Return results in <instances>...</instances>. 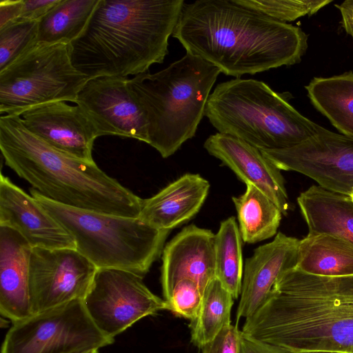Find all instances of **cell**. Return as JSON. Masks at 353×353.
Here are the masks:
<instances>
[{
	"instance_id": "cell-1",
	"label": "cell",
	"mask_w": 353,
	"mask_h": 353,
	"mask_svg": "<svg viewBox=\"0 0 353 353\" xmlns=\"http://www.w3.org/2000/svg\"><path fill=\"white\" fill-rule=\"evenodd\" d=\"M172 36L186 52L236 78L299 63L308 47L301 28L233 0L185 2Z\"/></svg>"
},
{
	"instance_id": "cell-2",
	"label": "cell",
	"mask_w": 353,
	"mask_h": 353,
	"mask_svg": "<svg viewBox=\"0 0 353 353\" xmlns=\"http://www.w3.org/2000/svg\"><path fill=\"white\" fill-rule=\"evenodd\" d=\"M242 333L295 353H353V276L285 272Z\"/></svg>"
},
{
	"instance_id": "cell-3",
	"label": "cell",
	"mask_w": 353,
	"mask_h": 353,
	"mask_svg": "<svg viewBox=\"0 0 353 353\" xmlns=\"http://www.w3.org/2000/svg\"><path fill=\"white\" fill-rule=\"evenodd\" d=\"M183 0H99L70 45L74 67L88 79L128 77L162 63Z\"/></svg>"
},
{
	"instance_id": "cell-4",
	"label": "cell",
	"mask_w": 353,
	"mask_h": 353,
	"mask_svg": "<svg viewBox=\"0 0 353 353\" xmlns=\"http://www.w3.org/2000/svg\"><path fill=\"white\" fill-rule=\"evenodd\" d=\"M0 150L6 164L47 199L81 210L139 217L143 199L94 161L70 156L43 141L19 115L1 116Z\"/></svg>"
},
{
	"instance_id": "cell-5",
	"label": "cell",
	"mask_w": 353,
	"mask_h": 353,
	"mask_svg": "<svg viewBox=\"0 0 353 353\" xmlns=\"http://www.w3.org/2000/svg\"><path fill=\"white\" fill-rule=\"evenodd\" d=\"M221 70L186 52L156 73L128 81L134 99L148 122V144L163 158L174 154L193 138Z\"/></svg>"
},
{
	"instance_id": "cell-6",
	"label": "cell",
	"mask_w": 353,
	"mask_h": 353,
	"mask_svg": "<svg viewBox=\"0 0 353 353\" xmlns=\"http://www.w3.org/2000/svg\"><path fill=\"white\" fill-rule=\"evenodd\" d=\"M205 116L219 133L259 150L295 146L315 135L320 126L299 112L283 94L252 79L219 83L209 96Z\"/></svg>"
},
{
	"instance_id": "cell-7",
	"label": "cell",
	"mask_w": 353,
	"mask_h": 353,
	"mask_svg": "<svg viewBox=\"0 0 353 353\" xmlns=\"http://www.w3.org/2000/svg\"><path fill=\"white\" fill-rule=\"evenodd\" d=\"M30 193L72 235L76 250L98 270H125L143 277L160 256L170 232L154 228L138 217L63 205L33 188Z\"/></svg>"
},
{
	"instance_id": "cell-8",
	"label": "cell",
	"mask_w": 353,
	"mask_h": 353,
	"mask_svg": "<svg viewBox=\"0 0 353 353\" xmlns=\"http://www.w3.org/2000/svg\"><path fill=\"white\" fill-rule=\"evenodd\" d=\"M70 43H37L0 71V113L19 115L54 101L76 104L88 78L72 65Z\"/></svg>"
},
{
	"instance_id": "cell-9",
	"label": "cell",
	"mask_w": 353,
	"mask_h": 353,
	"mask_svg": "<svg viewBox=\"0 0 353 353\" xmlns=\"http://www.w3.org/2000/svg\"><path fill=\"white\" fill-rule=\"evenodd\" d=\"M75 300L12 323L1 353H86L112 344Z\"/></svg>"
},
{
	"instance_id": "cell-10",
	"label": "cell",
	"mask_w": 353,
	"mask_h": 353,
	"mask_svg": "<svg viewBox=\"0 0 353 353\" xmlns=\"http://www.w3.org/2000/svg\"><path fill=\"white\" fill-rule=\"evenodd\" d=\"M83 302L97 328L112 339L141 319L166 310L165 300L147 288L143 276L114 269L97 270Z\"/></svg>"
},
{
	"instance_id": "cell-11",
	"label": "cell",
	"mask_w": 353,
	"mask_h": 353,
	"mask_svg": "<svg viewBox=\"0 0 353 353\" xmlns=\"http://www.w3.org/2000/svg\"><path fill=\"white\" fill-rule=\"evenodd\" d=\"M261 151L280 170L299 172L334 192L350 196L353 191V137L320 125L299 145Z\"/></svg>"
},
{
	"instance_id": "cell-12",
	"label": "cell",
	"mask_w": 353,
	"mask_h": 353,
	"mask_svg": "<svg viewBox=\"0 0 353 353\" xmlns=\"http://www.w3.org/2000/svg\"><path fill=\"white\" fill-rule=\"evenodd\" d=\"M97 270L76 249L32 248L29 290L33 314L83 300Z\"/></svg>"
},
{
	"instance_id": "cell-13",
	"label": "cell",
	"mask_w": 353,
	"mask_h": 353,
	"mask_svg": "<svg viewBox=\"0 0 353 353\" xmlns=\"http://www.w3.org/2000/svg\"><path fill=\"white\" fill-rule=\"evenodd\" d=\"M128 77L88 79L78 93L79 105L99 137L118 135L148 143V122L128 87Z\"/></svg>"
},
{
	"instance_id": "cell-14",
	"label": "cell",
	"mask_w": 353,
	"mask_h": 353,
	"mask_svg": "<svg viewBox=\"0 0 353 353\" xmlns=\"http://www.w3.org/2000/svg\"><path fill=\"white\" fill-rule=\"evenodd\" d=\"M20 117L30 132L53 148L81 160L94 161L92 150L99 135L79 105L50 102L30 108Z\"/></svg>"
},
{
	"instance_id": "cell-15",
	"label": "cell",
	"mask_w": 353,
	"mask_h": 353,
	"mask_svg": "<svg viewBox=\"0 0 353 353\" xmlns=\"http://www.w3.org/2000/svg\"><path fill=\"white\" fill-rule=\"evenodd\" d=\"M0 226L18 232L32 248L76 249L72 235L32 196L1 172Z\"/></svg>"
},
{
	"instance_id": "cell-16",
	"label": "cell",
	"mask_w": 353,
	"mask_h": 353,
	"mask_svg": "<svg viewBox=\"0 0 353 353\" xmlns=\"http://www.w3.org/2000/svg\"><path fill=\"white\" fill-rule=\"evenodd\" d=\"M214 239L211 230L190 225L164 247L161 281L165 301L181 280H192L204 292L216 278Z\"/></svg>"
},
{
	"instance_id": "cell-17",
	"label": "cell",
	"mask_w": 353,
	"mask_h": 353,
	"mask_svg": "<svg viewBox=\"0 0 353 353\" xmlns=\"http://www.w3.org/2000/svg\"><path fill=\"white\" fill-rule=\"evenodd\" d=\"M203 147L245 185L256 187L277 205L283 215L288 214L290 202L283 176L261 150L239 138L219 132L209 136Z\"/></svg>"
},
{
	"instance_id": "cell-18",
	"label": "cell",
	"mask_w": 353,
	"mask_h": 353,
	"mask_svg": "<svg viewBox=\"0 0 353 353\" xmlns=\"http://www.w3.org/2000/svg\"><path fill=\"white\" fill-rule=\"evenodd\" d=\"M299 241L279 232L273 241L258 247L246 259L236 325L258 309L285 272L296 267Z\"/></svg>"
},
{
	"instance_id": "cell-19",
	"label": "cell",
	"mask_w": 353,
	"mask_h": 353,
	"mask_svg": "<svg viewBox=\"0 0 353 353\" xmlns=\"http://www.w3.org/2000/svg\"><path fill=\"white\" fill-rule=\"evenodd\" d=\"M32 250L18 232L0 226V313L12 323L33 314L29 290Z\"/></svg>"
},
{
	"instance_id": "cell-20",
	"label": "cell",
	"mask_w": 353,
	"mask_h": 353,
	"mask_svg": "<svg viewBox=\"0 0 353 353\" xmlns=\"http://www.w3.org/2000/svg\"><path fill=\"white\" fill-rule=\"evenodd\" d=\"M209 188V182L199 174H185L143 199L138 218L154 228L170 231L199 211Z\"/></svg>"
},
{
	"instance_id": "cell-21",
	"label": "cell",
	"mask_w": 353,
	"mask_h": 353,
	"mask_svg": "<svg viewBox=\"0 0 353 353\" xmlns=\"http://www.w3.org/2000/svg\"><path fill=\"white\" fill-rule=\"evenodd\" d=\"M308 234H328L353 245V200L350 196L313 185L297 198Z\"/></svg>"
},
{
	"instance_id": "cell-22",
	"label": "cell",
	"mask_w": 353,
	"mask_h": 353,
	"mask_svg": "<svg viewBox=\"0 0 353 353\" xmlns=\"http://www.w3.org/2000/svg\"><path fill=\"white\" fill-rule=\"evenodd\" d=\"M294 268L316 276H353V245L332 234H307L299 241Z\"/></svg>"
},
{
	"instance_id": "cell-23",
	"label": "cell",
	"mask_w": 353,
	"mask_h": 353,
	"mask_svg": "<svg viewBox=\"0 0 353 353\" xmlns=\"http://www.w3.org/2000/svg\"><path fill=\"white\" fill-rule=\"evenodd\" d=\"M305 88L315 108L342 134L353 137V72L314 77Z\"/></svg>"
},
{
	"instance_id": "cell-24",
	"label": "cell",
	"mask_w": 353,
	"mask_h": 353,
	"mask_svg": "<svg viewBox=\"0 0 353 353\" xmlns=\"http://www.w3.org/2000/svg\"><path fill=\"white\" fill-rule=\"evenodd\" d=\"M232 199L244 242L255 243L276 234L283 214L262 191L253 185L246 184L245 192Z\"/></svg>"
},
{
	"instance_id": "cell-25",
	"label": "cell",
	"mask_w": 353,
	"mask_h": 353,
	"mask_svg": "<svg viewBox=\"0 0 353 353\" xmlns=\"http://www.w3.org/2000/svg\"><path fill=\"white\" fill-rule=\"evenodd\" d=\"M99 0H61L38 23L37 42L70 43L85 28Z\"/></svg>"
},
{
	"instance_id": "cell-26",
	"label": "cell",
	"mask_w": 353,
	"mask_h": 353,
	"mask_svg": "<svg viewBox=\"0 0 353 353\" xmlns=\"http://www.w3.org/2000/svg\"><path fill=\"white\" fill-rule=\"evenodd\" d=\"M233 300L232 295L216 278L207 285L199 314L190 324L191 340L195 345L202 348L231 324Z\"/></svg>"
},
{
	"instance_id": "cell-27",
	"label": "cell",
	"mask_w": 353,
	"mask_h": 353,
	"mask_svg": "<svg viewBox=\"0 0 353 353\" xmlns=\"http://www.w3.org/2000/svg\"><path fill=\"white\" fill-rule=\"evenodd\" d=\"M241 240L234 217L221 223L214 239L215 276L234 299L240 295L242 285Z\"/></svg>"
},
{
	"instance_id": "cell-28",
	"label": "cell",
	"mask_w": 353,
	"mask_h": 353,
	"mask_svg": "<svg viewBox=\"0 0 353 353\" xmlns=\"http://www.w3.org/2000/svg\"><path fill=\"white\" fill-rule=\"evenodd\" d=\"M274 20L286 23L305 15L311 16L332 0H233Z\"/></svg>"
},
{
	"instance_id": "cell-29",
	"label": "cell",
	"mask_w": 353,
	"mask_h": 353,
	"mask_svg": "<svg viewBox=\"0 0 353 353\" xmlns=\"http://www.w3.org/2000/svg\"><path fill=\"white\" fill-rule=\"evenodd\" d=\"M38 23L17 20L0 28V71L38 43Z\"/></svg>"
},
{
	"instance_id": "cell-30",
	"label": "cell",
	"mask_w": 353,
	"mask_h": 353,
	"mask_svg": "<svg viewBox=\"0 0 353 353\" xmlns=\"http://www.w3.org/2000/svg\"><path fill=\"white\" fill-rule=\"evenodd\" d=\"M203 296V291L196 282L188 279L181 280L174 286L170 298L165 301L166 310L192 321L199 314Z\"/></svg>"
},
{
	"instance_id": "cell-31",
	"label": "cell",
	"mask_w": 353,
	"mask_h": 353,
	"mask_svg": "<svg viewBox=\"0 0 353 353\" xmlns=\"http://www.w3.org/2000/svg\"><path fill=\"white\" fill-rule=\"evenodd\" d=\"M241 338V331L237 325L230 324L201 348L202 353H239Z\"/></svg>"
},
{
	"instance_id": "cell-32",
	"label": "cell",
	"mask_w": 353,
	"mask_h": 353,
	"mask_svg": "<svg viewBox=\"0 0 353 353\" xmlns=\"http://www.w3.org/2000/svg\"><path fill=\"white\" fill-rule=\"evenodd\" d=\"M60 1L61 0H23L22 12L18 20L39 21Z\"/></svg>"
},
{
	"instance_id": "cell-33",
	"label": "cell",
	"mask_w": 353,
	"mask_h": 353,
	"mask_svg": "<svg viewBox=\"0 0 353 353\" xmlns=\"http://www.w3.org/2000/svg\"><path fill=\"white\" fill-rule=\"evenodd\" d=\"M239 353H295L284 347L265 343L243 334L241 332Z\"/></svg>"
},
{
	"instance_id": "cell-34",
	"label": "cell",
	"mask_w": 353,
	"mask_h": 353,
	"mask_svg": "<svg viewBox=\"0 0 353 353\" xmlns=\"http://www.w3.org/2000/svg\"><path fill=\"white\" fill-rule=\"evenodd\" d=\"M23 0H1L0 1V28L18 20L21 16Z\"/></svg>"
},
{
	"instance_id": "cell-35",
	"label": "cell",
	"mask_w": 353,
	"mask_h": 353,
	"mask_svg": "<svg viewBox=\"0 0 353 353\" xmlns=\"http://www.w3.org/2000/svg\"><path fill=\"white\" fill-rule=\"evenodd\" d=\"M335 6L340 11L343 28L353 38V0H345Z\"/></svg>"
},
{
	"instance_id": "cell-36",
	"label": "cell",
	"mask_w": 353,
	"mask_h": 353,
	"mask_svg": "<svg viewBox=\"0 0 353 353\" xmlns=\"http://www.w3.org/2000/svg\"><path fill=\"white\" fill-rule=\"evenodd\" d=\"M299 353H334V352H323V351H311V352H302Z\"/></svg>"
},
{
	"instance_id": "cell-37",
	"label": "cell",
	"mask_w": 353,
	"mask_h": 353,
	"mask_svg": "<svg viewBox=\"0 0 353 353\" xmlns=\"http://www.w3.org/2000/svg\"><path fill=\"white\" fill-rule=\"evenodd\" d=\"M86 353H99V350H94L89 351Z\"/></svg>"
},
{
	"instance_id": "cell-38",
	"label": "cell",
	"mask_w": 353,
	"mask_h": 353,
	"mask_svg": "<svg viewBox=\"0 0 353 353\" xmlns=\"http://www.w3.org/2000/svg\"><path fill=\"white\" fill-rule=\"evenodd\" d=\"M350 196H351V198H352V200H353V191H352V194H350Z\"/></svg>"
}]
</instances>
